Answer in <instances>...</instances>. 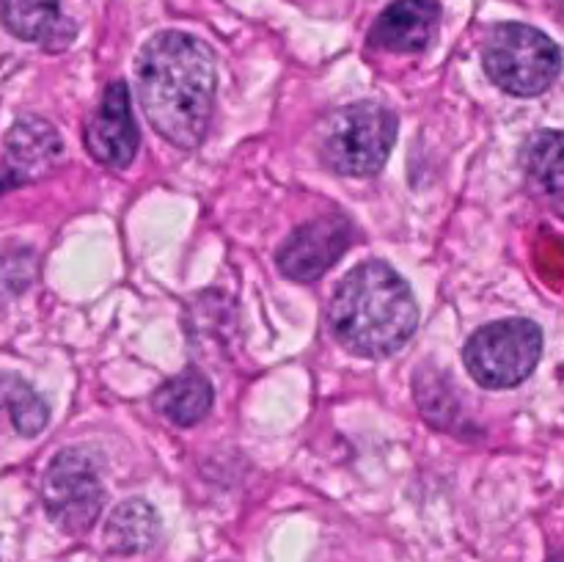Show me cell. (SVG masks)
Listing matches in <instances>:
<instances>
[{
	"label": "cell",
	"mask_w": 564,
	"mask_h": 562,
	"mask_svg": "<svg viewBox=\"0 0 564 562\" xmlns=\"http://www.w3.org/2000/svg\"><path fill=\"white\" fill-rule=\"evenodd\" d=\"M218 69L202 39L185 31L154 33L138 55V94L158 136L196 149L213 119Z\"/></svg>",
	"instance_id": "obj_1"
},
{
	"label": "cell",
	"mask_w": 564,
	"mask_h": 562,
	"mask_svg": "<svg viewBox=\"0 0 564 562\" xmlns=\"http://www.w3.org/2000/svg\"><path fill=\"white\" fill-rule=\"evenodd\" d=\"M330 331L347 353L389 358L408 345L419 306L408 281L386 262H364L339 281L328 309Z\"/></svg>",
	"instance_id": "obj_2"
},
{
	"label": "cell",
	"mask_w": 564,
	"mask_h": 562,
	"mask_svg": "<svg viewBox=\"0 0 564 562\" xmlns=\"http://www.w3.org/2000/svg\"><path fill=\"white\" fill-rule=\"evenodd\" d=\"M397 141V116L375 102L334 110L319 125V160L336 174L375 176Z\"/></svg>",
	"instance_id": "obj_3"
},
{
	"label": "cell",
	"mask_w": 564,
	"mask_h": 562,
	"mask_svg": "<svg viewBox=\"0 0 564 562\" xmlns=\"http://www.w3.org/2000/svg\"><path fill=\"white\" fill-rule=\"evenodd\" d=\"M485 75L512 97L549 91L562 72V50L549 33L527 22H501L482 50Z\"/></svg>",
	"instance_id": "obj_4"
},
{
	"label": "cell",
	"mask_w": 564,
	"mask_h": 562,
	"mask_svg": "<svg viewBox=\"0 0 564 562\" xmlns=\"http://www.w3.org/2000/svg\"><path fill=\"white\" fill-rule=\"evenodd\" d=\"M543 356V331L534 320L510 317L474 331L463 361L468 375L485 389L521 386L538 369Z\"/></svg>",
	"instance_id": "obj_5"
},
{
	"label": "cell",
	"mask_w": 564,
	"mask_h": 562,
	"mask_svg": "<svg viewBox=\"0 0 564 562\" xmlns=\"http://www.w3.org/2000/svg\"><path fill=\"white\" fill-rule=\"evenodd\" d=\"M102 483L83 450H64L50 461L42 479V501L50 521L69 534L91 529L102 512Z\"/></svg>",
	"instance_id": "obj_6"
},
{
	"label": "cell",
	"mask_w": 564,
	"mask_h": 562,
	"mask_svg": "<svg viewBox=\"0 0 564 562\" xmlns=\"http://www.w3.org/2000/svg\"><path fill=\"white\" fill-rule=\"evenodd\" d=\"M352 246V224L341 215H319L290 235L279 251V268L292 281H317Z\"/></svg>",
	"instance_id": "obj_7"
},
{
	"label": "cell",
	"mask_w": 564,
	"mask_h": 562,
	"mask_svg": "<svg viewBox=\"0 0 564 562\" xmlns=\"http://www.w3.org/2000/svg\"><path fill=\"white\" fill-rule=\"evenodd\" d=\"M138 127L130 108V88L116 80L105 88L102 102L86 127V149L108 169H127L138 152Z\"/></svg>",
	"instance_id": "obj_8"
},
{
	"label": "cell",
	"mask_w": 564,
	"mask_h": 562,
	"mask_svg": "<svg viewBox=\"0 0 564 562\" xmlns=\"http://www.w3.org/2000/svg\"><path fill=\"white\" fill-rule=\"evenodd\" d=\"M438 0H394L375 20L369 47L386 53H422L438 36Z\"/></svg>",
	"instance_id": "obj_9"
},
{
	"label": "cell",
	"mask_w": 564,
	"mask_h": 562,
	"mask_svg": "<svg viewBox=\"0 0 564 562\" xmlns=\"http://www.w3.org/2000/svg\"><path fill=\"white\" fill-rule=\"evenodd\" d=\"M64 158V143L55 127L39 116H22L6 136V163L17 180H33L58 165Z\"/></svg>",
	"instance_id": "obj_10"
},
{
	"label": "cell",
	"mask_w": 564,
	"mask_h": 562,
	"mask_svg": "<svg viewBox=\"0 0 564 562\" xmlns=\"http://www.w3.org/2000/svg\"><path fill=\"white\" fill-rule=\"evenodd\" d=\"M160 516L149 501H121L105 521V545L113 554H143L160 540Z\"/></svg>",
	"instance_id": "obj_11"
},
{
	"label": "cell",
	"mask_w": 564,
	"mask_h": 562,
	"mask_svg": "<svg viewBox=\"0 0 564 562\" xmlns=\"http://www.w3.org/2000/svg\"><path fill=\"white\" fill-rule=\"evenodd\" d=\"M215 391L209 380L196 369L176 375V378L165 380L154 395V408L163 413L169 422L191 428V424L202 422L209 411H213Z\"/></svg>",
	"instance_id": "obj_12"
},
{
	"label": "cell",
	"mask_w": 564,
	"mask_h": 562,
	"mask_svg": "<svg viewBox=\"0 0 564 562\" xmlns=\"http://www.w3.org/2000/svg\"><path fill=\"white\" fill-rule=\"evenodd\" d=\"M0 22L11 36L36 44L61 39L64 31L72 33L61 0H0Z\"/></svg>",
	"instance_id": "obj_13"
},
{
	"label": "cell",
	"mask_w": 564,
	"mask_h": 562,
	"mask_svg": "<svg viewBox=\"0 0 564 562\" xmlns=\"http://www.w3.org/2000/svg\"><path fill=\"white\" fill-rule=\"evenodd\" d=\"M521 165L529 182L543 193H564V132L540 130L527 141Z\"/></svg>",
	"instance_id": "obj_14"
},
{
	"label": "cell",
	"mask_w": 564,
	"mask_h": 562,
	"mask_svg": "<svg viewBox=\"0 0 564 562\" xmlns=\"http://www.w3.org/2000/svg\"><path fill=\"white\" fill-rule=\"evenodd\" d=\"M0 406L9 408L11 422H14L20 435H39L47 428L50 411L44 406L42 397L25 383V380L14 378V375H3L0 378Z\"/></svg>",
	"instance_id": "obj_15"
},
{
	"label": "cell",
	"mask_w": 564,
	"mask_h": 562,
	"mask_svg": "<svg viewBox=\"0 0 564 562\" xmlns=\"http://www.w3.org/2000/svg\"><path fill=\"white\" fill-rule=\"evenodd\" d=\"M549 562H564V554H556V556H551Z\"/></svg>",
	"instance_id": "obj_16"
},
{
	"label": "cell",
	"mask_w": 564,
	"mask_h": 562,
	"mask_svg": "<svg viewBox=\"0 0 564 562\" xmlns=\"http://www.w3.org/2000/svg\"><path fill=\"white\" fill-rule=\"evenodd\" d=\"M560 9H562V14H564V0H560Z\"/></svg>",
	"instance_id": "obj_17"
}]
</instances>
